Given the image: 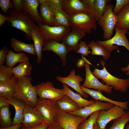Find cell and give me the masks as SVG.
I'll return each mask as SVG.
<instances>
[{
	"label": "cell",
	"mask_w": 129,
	"mask_h": 129,
	"mask_svg": "<svg viewBox=\"0 0 129 129\" xmlns=\"http://www.w3.org/2000/svg\"><path fill=\"white\" fill-rule=\"evenodd\" d=\"M32 80L30 76H24L18 78L17 89L13 97L35 108L38 97L37 88L32 84Z\"/></svg>",
	"instance_id": "6da1fadb"
},
{
	"label": "cell",
	"mask_w": 129,
	"mask_h": 129,
	"mask_svg": "<svg viewBox=\"0 0 129 129\" xmlns=\"http://www.w3.org/2000/svg\"><path fill=\"white\" fill-rule=\"evenodd\" d=\"M8 14L7 22L12 27L24 32L27 39L32 40V31L37 25L31 18L22 11H17L13 9H10Z\"/></svg>",
	"instance_id": "7a4b0ae2"
},
{
	"label": "cell",
	"mask_w": 129,
	"mask_h": 129,
	"mask_svg": "<svg viewBox=\"0 0 129 129\" xmlns=\"http://www.w3.org/2000/svg\"><path fill=\"white\" fill-rule=\"evenodd\" d=\"M103 67L102 70L95 69L92 72L97 79H101L102 82L108 86H112L115 90L122 93L127 91L129 88V78L123 79L118 78L112 75L106 70L105 62L100 61Z\"/></svg>",
	"instance_id": "3957f363"
},
{
	"label": "cell",
	"mask_w": 129,
	"mask_h": 129,
	"mask_svg": "<svg viewBox=\"0 0 129 129\" xmlns=\"http://www.w3.org/2000/svg\"><path fill=\"white\" fill-rule=\"evenodd\" d=\"M67 18L72 29H80L86 33L90 34L92 29L96 30L97 28V21L89 14L83 12H77L68 16Z\"/></svg>",
	"instance_id": "277c9868"
},
{
	"label": "cell",
	"mask_w": 129,
	"mask_h": 129,
	"mask_svg": "<svg viewBox=\"0 0 129 129\" xmlns=\"http://www.w3.org/2000/svg\"><path fill=\"white\" fill-rule=\"evenodd\" d=\"M113 4H108L103 15L99 19L98 23L103 33V36L106 40L111 38L118 21L117 15L113 12Z\"/></svg>",
	"instance_id": "5b68a950"
},
{
	"label": "cell",
	"mask_w": 129,
	"mask_h": 129,
	"mask_svg": "<svg viewBox=\"0 0 129 129\" xmlns=\"http://www.w3.org/2000/svg\"><path fill=\"white\" fill-rule=\"evenodd\" d=\"M38 25L41 35L45 42L53 40L60 42L71 30L70 27L50 26L42 23Z\"/></svg>",
	"instance_id": "8992f818"
},
{
	"label": "cell",
	"mask_w": 129,
	"mask_h": 129,
	"mask_svg": "<svg viewBox=\"0 0 129 129\" xmlns=\"http://www.w3.org/2000/svg\"><path fill=\"white\" fill-rule=\"evenodd\" d=\"M114 36L109 39L104 41L98 40L96 42L110 52L116 49L119 50V46L125 47L129 52V41L126 36L129 30L116 26Z\"/></svg>",
	"instance_id": "52a82bcc"
},
{
	"label": "cell",
	"mask_w": 129,
	"mask_h": 129,
	"mask_svg": "<svg viewBox=\"0 0 129 129\" xmlns=\"http://www.w3.org/2000/svg\"><path fill=\"white\" fill-rule=\"evenodd\" d=\"M35 108L42 116L43 123L49 125L55 124L54 118L57 109L58 108L56 102L38 97Z\"/></svg>",
	"instance_id": "ba28073f"
},
{
	"label": "cell",
	"mask_w": 129,
	"mask_h": 129,
	"mask_svg": "<svg viewBox=\"0 0 129 129\" xmlns=\"http://www.w3.org/2000/svg\"><path fill=\"white\" fill-rule=\"evenodd\" d=\"M37 88L39 98L46 99L56 102L66 95L62 89H58L50 81L42 82L34 86Z\"/></svg>",
	"instance_id": "9c48e42d"
},
{
	"label": "cell",
	"mask_w": 129,
	"mask_h": 129,
	"mask_svg": "<svg viewBox=\"0 0 129 129\" xmlns=\"http://www.w3.org/2000/svg\"><path fill=\"white\" fill-rule=\"evenodd\" d=\"M91 64L90 59L85 58L84 67L86 77L84 82L82 86L86 88L93 89L108 94L112 93L113 87L106 86L100 82L91 72L90 68Z\"/></svg>",
	"instance_id": "30bf717a"
},
{
	"label": "cell",
	"mask_w": 129,
	"mask_h": 129,
	"mask_svg": "<svg viewBox=\"0 0 129 129\" xmlns=\"http://www.w3.org/2000/svg\"><path fill=\"white\" fill-rule=\"evenodd\" d=\"M85 119L81 117L62 111H56L55 122L63 129H77L80 124Z\"/></svg>",
	"instance_id": "8fae6325"
},
{
	"label": "cell",
	"mask_w": 129,
	"mask_h": 129,
	"mask_svg": "<svg viewBox=\"0 0 129 129\" xmlns=\"http://www.w3.org/2000/svg\"><path fill=\"white\" fill-rule=\"evenodd\" d=\"M124 109L117 106H113L107 110L99 111L96 123L101 129H105L107 124L111 121L120 117L126 112Z\"/></svg>",
	"instance_id": "7c38bea8"
},
{
	"label": "cell",
	"mask_w": 129,
	"mask_h": 129,
	"mask_svg": "<svg viewBox=\"0 0 129 129\" xmlns=\"http://www.w3.org/2000/svg\"><path fill=\"white\" fill-rule=\"evenodd\" d=\"M44 122L43 118L35 108L26 104L23 113L22 125L27 127L39 125Z\"/></svg>",
	"instance_id": "4fadbf2b"
},
{
	"label": "cell",
	"mask_w": 129,
	"mask_h": 129,
	"mask_svg": "<svg viewBox=\"0 0 129 129\" xmlns=\"http://www.w3.org/2000/svg\"><path fill=\"white\" fill-rule=\"evenodd\" d=\"M113 106V104L110 103L95 100L93 103L88 106L68 113L81 117L86 120L93 113L101 110H108Z\"/></svg>",
	"instance_id": "5bb4252c"
},
{
	"label": "cell",
	"mask_w": 129,
	"mask_h": 129,
	"mask_svg": "<svg viewBox=\"0 0 129 129\" xmlns=\"http://www.w3.org/2000/svg\"><path fill=\"white\" fill-rule=\"evenodd\" d=\"M56 79L63 84L71 87L80 94L83 97L85 98L88 97L89 95L82 91L80 87V82L83 81V79L79 75L75 74V70H71L70 74L67 77L57 76Z\"/></svg>",
	"instance_id": "9a60e30c"
},
{
	"label": "cell",
	"mask_w": 129,
	"mask_h": 129,
	"mask_svg": "<svg viewBox=\"0 0 129 129\" xmlns=\"http://www.w3.org/2000/svg\"><path fill=\"white\" fill-rule=\"evenodd\" d=\"M86 33L79 28L72 29V31L64 37L62 43L70 51H77L79 48V41L84 38Z\"/></svg>",
	"instance_id": "2e32d148"
},
{
	"label": "cell",
	"mask_w": 129,
	"mask_h": 129,
	"mask_svg": "<svg viewBox=\"0 0 129 129\" xmlns=\"http://www.w3.org/2000/svg\"><path fill=\"white\" fill-rule=\"evenodd\" d=\"M48 50L54 52L59 56L61 59L63 65L65 66L66 56L70 51L62 42L53 40L46 42L42 48V51Z\"/></svg>",
	"instance_id": "e0dca14e"
},
{
	"label": "cell",
	"mask_w": 129,
	"mask_h": 129,
	"mask_svg": "<svg viewBox=\"0 0 129 129\" xmlns=\"http://www.w3.org/2000/svg\"><path fill=\"white\" fill-rule=\"evenodd\" d=\"M63 10L68 16L80 12H84L90 15V9L81 0H63Z\"/></svg>",
	"instance_id": "ac0fdd59"
},
{
	"label": "cell",
	"mask_w": 129,
	"mask_h": 129,
	"mask_svg": "<svg viewBox=\"0 0 129 129\" xmlns=\"http://www.w3.org/2000/svg\"><path fill=\"white\" fill-rule=\"evenodd\" d=\"M38 0H23L22 11L28 15L38 25L43 24V21L38 10Z\"/></svg>",
	"instance_id": "d6986e66"
},
{
	"label": "cell",
	"mask_w": 129,
	"mask_h": 129,
	"mask_svg": "<svg viewBox=\"0 0 129 129\" xmlns=\"http://www.w3.org/2000/svg\"><path fill=\"white\" fill-rule=\"evenodd\" d=\"M80 87L82 91L90 96L93 99L96 101L106 102L115 105L119 106L124 110H127L128 109L129 102H121L114 101L104 96L100 91L86 88L81 85Z\"/></svg>",
	"instance_id": "ffe728a7"
},
{
	"label": "cell",
	"mask_w": 129,
	"mask_h": 129,
	"mask_svg": "<svg viewBox=\"0 0 129 129\" xmlns=\"http://www.w3.org/2000/svg\"><path fill=\"white\" fill-rule=\"evenodd\" d=\"M39 3V13L43 24L53 26L54 18L53 9L47 4L46 0H38Z\"/></svg>",
	"instance_id": "44dd1931"
},
{
	"label": "cell",
	"mask_w": 129,
	"mask_h": 129,
	"mask_svg": "<svg viewBox=\"0 0 129 129\" xmlns=\"http://www.w3.org/2000/svg\"><path fill=\"white\" fill-rule=\"evenodd\" d=\"M31 35L34 42V47L37 56V62L39 64L41 62L42 57V48L45 42L40 34L38 25L32 31Z\"/></svg>",
	"instance_id": "7402d4cb"
},
{
	"label": "cell",
	"mask_w": 129,
	"mask_h": 129,
	"mask_svg": "<svg viewBox=\"0 0 129 129\" xmlns=\"http://www.w3.org/2000/svg\"><path fill=\"white\" fill-rule=\"evenodd\" d=\"M64 93L67 96L72 100L77 103L80 108L88 106L93 103L95 101L93 100L89 101L82 97V96L79 93H75L72 91L67 85L63 84Z\"/></svg>",
	"instance_id": "603a6c76"
},
{
	"label": "cell",
	"mask_w": 129,
	"mask_h": 129,
	"mask_svg": "<svg viewBox=\"0 0 129 129\" xmlns=\"http://www.w3.org/2000/svg\"><path fill=\"white\" fill-rule=\"evenodd\" d=\"M18 78L15 76L11 80L0 82V96L12 98L17 89Z\"/></svg>",
	"instance_id": "cb8c5ba5"
},
{
	"label": "cell",
	"mask_w": 129,
	"mask_h": 129,
	"mask_svg": "<svg viewBox=\"0 0 129 129\" xmlns=\"http://www.w3.org/2000/svg\"><path fill=\"white\" fill-rule=\"evenodd\" d=\"M10 105H12L15 110V114L12 125L22 124L23 120V113L26 104L22 101L13 97L8 98Z\"/></svg>",
	"instance_id": "d4e9b609"
},
{
	"label": "cell",
	"mask_w": 129,
	"mask_h": 129,
	"mask_svg": "<svg viewBox=\"0 0 129 129\" xmlns=\"http://www.w3.org/2000/svg\"><path fill=\"white\" fill-rule=\"evenodd\" d=\"M58 108L63 112L69 113L80 109L78 104L66 95L56 101Z\"/></svg>",
	"instance_id": "484cf974"
},
{
	"label": "cell",
	"mask_w": 129,
	"mask_h": 129,
	"mask_svg": "<svg viewBox=\"0 0 129 129\" xmlns=\"http://www.w3.org/2000/svg\"><path fill=\"white\" fill-rule=\"evenodd\" d=\"M111 2L110 0H94L93 5L90 9V15L98 21L103 15L107 6Z\"/></svg>",
	"instance_id": "4316f807"
},
{
	"label": "cell",
	"mask_w": 129,
	"mask_h": 129,
	"mask_svg": "<svg viewBox=\"0 0 129 129\" xmlns=\"http://www.w3.org/2000/svg\"><path fill=\"white\" fill-rule=\"evenodd\" d=\"M11 46L16 52H24L33 55H36L34 44L25 43L14 38L10 40Z\"/></svg>",
	"instance_id": "83f0119b"
},
{
	"label": "cell",
	"mask_w": 129,
	"mask_h": 129,
	"mask_svg": "<svg viewBox=\"0 0 129 129\" xmlns=\"http://www.w3.org/2000/svg\"><path fill=\"white\" fill-rule=\"evenodd\" d=\"M29 60V57L24 53L22 52L16 53L10 49L6 59V66L12 68L18 63Z\"/></svg>",
	"instance_id": "f1b7e54d"
},
{
	"label": "cell",
	"mask_w": 129,
	"mask_h": 129,
	"mask_svg": "<svg viewBox=\"0 0 129 129\" xmlns=\"http://www.w3.org/2000/svg\"><path fill=\"white\" fill-rule=\"evenodd\" d=\"M32 65L28 61L20 63L12 69L14 75L19 78L24 76H30L32 74Z\"/></svg>",
	"instance_id": "f546056e"
},
{
	"label": "cell",
	"mask_w": 129,
	"mask_h": 129,
	"mask_svg": "<svg viewBox=\"0 0 129 129\" xmlns=\"http://www.w3.org/2000/svg\"><path fill=\"white\" fill-rule=\"evenodd\" d=\"M88 45L91 50V54L92 55L102 56L105 61L108 60L110 57L111 52L96 42L92 40Z\"/></svg>",
	"instance_id": "4dcf8cb0"
},
{
	"label": "cell",
	"mask_w": 129,
	"mask_h": 129,
	"mask_svg": "<svg viewBox=\"0 0 129 129\" xmlns=\"http://www.w3.org/2000/svg\"><path fill=\"white\" fill-rule=\"evenodd\" d=\"M117 15L118 21L116 26L129 31V3L124 7Z\"/></svg>",
	"instance_id": "1f68e13d"
},
{
	"label": "cell",
	"mask_w": 129,
	"mask_h": 129,
	"mask_svg": "<svg viewBox=\"0 0 129 129\" xmlns=\"http://www.w3.org/2000/svg\"><path fill=\"white\" fill-rule=\"evenodd\" d=\"M9 107L0 108V128H5L12 125Z\"/></svg>",
	"instance_id": "d6a6232c"
},
{
	"label": "cell",
	"mask_w": 129,
	"mask_h": 129,
	"mask_svg": "<svg viewBox=\"0 0 129 129\" xmlns=\"http://www.w3.org/2000/svg\"><path fill=\"white\" fill-rule=\"evenodd\" d=\"M52 9L54 16V26H63L70 27L68 15L64 11Z\"/></svg>",
	"instance_id": "836d02e7"
},
{
	"label": "cell",
	"mask_w": 129,
	"mask_h": 129,
	"mask_svg": "<svg viewBox=\"0 0 129 129\" xmlns=\"http://www.w3.org/2000/svg\"><path fill=\"white\" fill-rule=\"evenodd\" d=\"M129 121V111L113 120L112 124L107 129H124L126 124Z\"/></svg>",
	"instance_id": "e575fe53"
},
{
	"label": "cell",
	"mask_w": 129,
	"mask_h": 129,
	"mask_svg": "<svg viewBox=\"0 0 129 129\" xmlns=\"http://www.w3.org/2000/svg\"><path fill=\"white\" fill-rule=\"evenodd\" d=\"M99 111L91 115L88 118L84 120L80 124L77 129H93L94 125L96 122Z\"/></svg>",
	"instance_id": "d590c367"
},
{
	"label": "cell",
	"mask_w": 129,
	"mask_h": 129,
	"mask_svg": "<svg viewBox=\"0 0 129 129\" xmlns=\"http://www.w3.org/2000/svg\"><path fill=\"white\" fill-rule=\"evenodd\" d=\"M12 68L4 64L0 65V82L9 81L14 77Z\"/></svg>",
	"instance_id": "8d00e7d4"
},
{
	"label": "cell",
	"mask_w": 129,
	"mask_h": 129,
	"mask_svg": "<svg viewBox=\"0 0 129 129\" xmlns=\"http://www.w3.org/2000/svg\"><path fill=\"white\" fill-rule=\"evenodd\" d=\"M90 49L86 42L82 41L79 42V48L75 52L81 54L83 56L87 57L89 54L91 53V51L89 50Z\"/></svg>",
	"instance_id": "74e56055"
},
{
	"label": "cell",
	"mask_w": 129,
	"mask_h": 129,
	"mask_svg": "<svg viewBox=\"0 0 129 129\" xmlns=\"http://www.w3.org/2000/svg\"><path fill=\"white\" fill-rule=\"evenodd\" d=\"M46 1L52 9L64 11L63 10V0H46Z\"/></svg>",
	"instance_id": "f35d334b"
},
{
	"label": "cell",
	"mask_w": 129,
	"mask_h": 129,
	"mask_svg": "<svg viewBox=\"0 0 129 129\" xmlns=\"http://www.w3.org/2000/svg\"><path fill=\"white\" fill-rule=\"evenodd\" d=\"M0 7L5 14L8 13L10 9H13L12 3L10 0H0Z\"/></svg>",
	"instance_id": "ab89813d"
},
{
	"label": "cell",
	"mask_w": 129,
	"mask_h": 129,
	"mask_svg": "<svg viewBox=\"0 0 129 129\" xmlns=\"http://www.w3.org/2000/svg\"><path fill=\"white\" fill-rule=\"evenodd\" d=\"M115 7L113 9L114 13L117 15L125 6L129 3V0H116Z\"/></svg>",
	"instance_id": "60d3db41"
},
{
	"label": "cell",
	"mask_w": 129,
	"mask_h": 129,
	"mask_svg": "<svg viewBox=\"0 0 129 129\" xmlns=\"http://www.w3.org/2000/svg\"><path fill=\"white\" fill-rule=\"evenodd\" d=\"M9 50L5 45L0 50V65L4 64Z\"/></svg>",
	"instance_id": "b9f144b4"
},
{
	"label": "cell",
	"mask_w": 129,
	"mask_h": 129,
	"mask_svg": "<svg viewBox=\"0 0 129 129\" xmlns=\"http://www.w3.org/2000/svg\"><path fill=\"white\" fill-rule=\"evenodd\" d=\"M13 9L17 11H22L23 0H12Z\"/></svg>",
	"instance_id": "7bdbcfd3"
},
{
	"label": "cell",
	"mask_w": 129,
	"mask_h": 129,
	"mask_svg": "<svg viewBox=\"0 0 129 129\" xmlns=\"http://www.w3.org/2000/svg\"><path fill=\"white\" fill-rule=\"evenodd\" d=\"M49 126L47 124L43 123L38 126L32 127H27L22 125L19 129H47Z\"/></svg>",
	"instance_id": "ee69618b"
},
{
	"label": "cell",
	"mask_w": 129,
	"mask_h": 129,
	"mask_svg": "<svg viewBox=\"0 0 129 129\" xmlns=\"http://www.w3.org/2000/svg\"><path fill=\"white\" fill-rule=\"evenodd\" d=\"M10 105L8 98L3 96H0V108L9 107Z\"/></svg>",
	"instance_id": "f6af8a7d"
},
{
	"label": "cell",
	"mask_w": 129,
	"mask_h": 129,
	"mask_svg": "<svg viewBox=\"0 0 129 129\" xmlns=\"http://www.w3.org/2000/svg\"><path fill=\"white\" fill-rule=\"evenodd\" d=\"M81 1L89 9L93 5L94 0H81Z\"/></svg>",
	"instance_id": "bcb514c9"
},
{
	"label": "cell",
	"mask_w": 129,
	"mask_h": 129,
	"mask_svg": "<svg viewBox=\"0 0 129 129\" xmlns=\"http://www.w3.org/2000/svg\"><path fill=\"white\" fill-rule=\"evenodd\" d=\"M82 57V58L79 59L77 63V66L79 68H81L84 66L85 58L83 55Z\"/></svg>",
	"instance_id": "7dc6e473"
},
{
	"label": "cell",
	"mask_w": 129,
	"mask_h": 129,
	"mask_svg": "<svg viewBox=\"0 0 129 129\" xmlns=\"http://www.w3.org/2000/svg\"><path fill=\"white\" fill-rule=\"evenodd\" d=\"M7 16H5L1 13L0 14V26L1 27L5 22L7 21Z\"/></svg>",
	"instance_id": "c3c4849f"
},
{
	"label": "cell",
	"mask_w": 129,
	"mask_h": 129,
	"mask_svg": "<svg viewBox=\"0 0 129 129\" xmlns=\"http://www.w3.org/2000/svg\"><path fill=\"white\" fill-rule=\"evenodd\" d=\"M22 124H19L5 128H0V129H19Z\"/></svg>",
	"instance_id": "681fc988"
},
{
	"label": "cell",
	"mask_w": 129,
	"mask_h": 129,
	"mask_svg": "<svg viewBox=\"0 0 129 129\" xmlns=\"http://www.w3.org/2000/svg\"><path fill=\"white\" fill-rule=\"evenodd\" d=\"M129 35V34H128ZM122 71L125 73L127 75H129V64H127L125 67L122 68L121 69Z\"/></svg>",
	"instance_id": "f907efd6"
},
{
	"label": "cell",
	"mask_w": 129,
	"mask_h": 129,
	"mask_svg": "<svg viewBox=\"0 0 129 129\" xmlns=\"http://www.w3.org/2000/svg\"><path fill=\"white\" fill-rule=\"evenodd\" d=\"M52 129H63L58 124L55 122L54 125H53Z\"/></svg>",
	"instance_id": "816d5d0a"
},
{
	"label": "cell",
	"mask_w": 129,
	"mask_h": 129,
	"mask_svg": "<svg viewBox=\"0 0 129 129\" xmlns=\"http://www.w3.org/2000/svg\"><path fill=\"white\" fill-rule=\"evenodd\" d=\"M93 129H101L100 128L98 124L96 123H95L94 125Z\"/></svg>",
	"instance_id": "f5cc1de1"
},
{
	"label": "cell",
	"mask_w": 129,
	"mask_h": 129,
	"mask_svg": "<svg viewBox=\"0 0 129 129\" xmlns=\"http://www.w3.org/2000/svg\"><path fill=\"white\" fill-rule=\"evenodd\" d=\"M125 129H129V124L127 125L125 127Z\"/></svg>",
	"instance_id": "db71d44e"
},
{
	"label": "cell",
	"mask_w": 129,
	"mask_h": 129,
	"mask_svg": "<svg viewBox=\"0 0 129 129\" xmlns=\"http://www.w3.org/2000/svg\"><path fill=\"white\" fill-rule=\"evenodd\" d=\"M52 126L53 125L49 126L47 129H52Z\"/></svg>",
	"instance_id": "11a10c76"
},
{
	"label": "cell",
	"mask_w": 129,
	"mask_h": 129,
	"mask_svg": "<svg viewBox=\"0 0 129 129\" xmlns=\"http://www.w3.org/2000/svg\"><path fill=\"white\" fill-rule=\"evenodd\" d=\"M128 33V34H129V32Z\"/></svg>",
	"instance_id": "9f6ffc18"
}]
</instances>
